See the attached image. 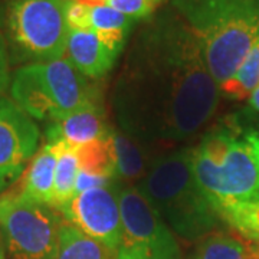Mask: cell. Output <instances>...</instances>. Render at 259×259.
Listing matches in <instances>:
<instances>
[{"label":"cell","instance_id":"obj_1","mask_svg":"<svg viewBox=\"0 0 259 259\" xmlns=\"http://www.w3.org/2000/svg\"><path fill=\"white\" fill-rule=\"evenodd\" d=\"M219 97L197 37L167 6L133 39L111 104L118 130L153 148L193 137L214 115Z\"/></svg>","mask_w":259,"mask_h":259},{"label":"cell","instance_id":"obj_2","mask_svg":"<svg viewBox=\"0 0 259 259\" xmlns=\"http://www.w3.org/2000/svg\"><path fill=\"white\" fill-rule=\"evenodd\" d=\"M194 180L214 210L228 222L259 204V131L228 115L190 148Z\"/></svg>","mask_w":259,"mask_h":259},{"label":"cell","instance_id":"obj_3","mask_svg":"<svg viewBox=\"0 0 259 259\" xmlns=\"http://www.w3.org/2000/svg\"><path fill=\"white\" fill-rule=\"evenodd\" d=\"M197 37L218 85L231 79L259 42V0H170Z\"/></svg>","mask_w":259,"mask_h":259},{"label":"cell","instance_id":"obj_4","mask_svg":"<svg viewBox=\"0 0 259 259\" xmlns=\"http://www.w3.org/2000/svg\"><path fill=\"white\" fill-rule=\"evenodd\" d=\"M137 190L185 241L203 239L222 219L194 180L190 148L160 154Z\"/></svg>","mask_w":259,"mask_h":259},{"label":"cell","instance_id":"obj_5","mask_svg":"<svg viewBox=\"0 0 259 259\" xmlns=\"http://www.w3.org/2000/svg\"><path fill=\"white\" fill-rule=\"evenodd\" d=\"M10 95L30 118L51 122L101 104L97 87L65 56L18 68L10 81Z\"/></svg>","mask_w":259,"mask_h":259},{"label":"cell","instance_id":"obj_6","mask_svg":"<svg viewBox=\"0 0 259 259\" xmlns=\"http://www.w3.org/2000/svg\"><path fill=\"white\" fill-rule=\"evenodd\" d=\"M66 0H6L0 9V33L10 64H39L64 58L69 26Z\"/></svg>","mask_w":259,"mask_h":259},{"label":"cell","instance_id":"obj_7","mask_svg":"<svg viewBox=\"0 0 259 259\" xmlns=\"http://www.w3.org/2000/svg\"><path fill=\"white\" fill-rule=\"evenodd\" d=\"M64 218L20 194L0 199V238L6 259H58Z\"/></svg>","mask_w":259,"mask_h":259},{"label":"cell","instance_id":"obj_8","mask_svg":"<svg viewBox=\"0 0 259 259\" xmlns=\"http://www.w3.org/2000/svg\"><path fill=\"white\" fill-rule=\"evenodd\" d=\"M122 231L112 259H182L175 233L137 187L120 192Z\"/></svg>","mask_w":259,"mask_h":259},{"label":"cell","instance_id":"obj_9","mask_svg":"<svg viewBox=\"0 0 259 259\" xmlns=\"http://www.w3.org/2000/svg\"><path fill=\"white\" fill-rule=\"evenodd\" d=\"M120 182L85 190L62 206L58 212L66 223L101 243L114 256L122 231Z\"/></svg>","mask_w":259,"mask_h":259},{"label":"cell","instance_id":"obj_10","mask_svg":"<svg viewBox=\"0 0 259 259\" xmlns=\"http://www.w3.org/2000/svg\"><path fill=\"white\" fill-rule=\"evenodd\" d=\"M39 139V128L28 114L9 98H0V193L23 175Z\"/></svg>","mask_w":259,"mask_h":259},{"label":"cell","instance_id":"obj_11","mask_svg":"<svg viewBox=\"0 0 259 259\" xmlns=\"http://www.w3.org/2000/svg\"><path fill=\"white\" fill-rule=\"evenodd\" d=\"M111 131L102 105L95 104L51 122L47 130V139L48 141H64L72 147H79L108 137Z\"/></svg>","mask_w":259,"mask_h":259},{"label":"cell","instance_id":"obj_12","mask_svg":"<svg viewBox=\"0 0 259 259\" xmlns=\"http://www.w3.org/2000/svg\"><path fill=\"white\" fill-rule=\"evenodd\" d=\"M65 55L75 69L90 79L105 76L118 58L94 32L83 29H69Z\"/></svg>","mask_w":259,"mask_h":259},{"label":"cell","instance_id":"obj_13","mask_svg":"<svg viewBox=\"0 0 259 259\" xmlns=\"http://www.w3.org/2000/svg\"><path fill=\"white\" fill-rule=\"evenodd\" d=\"M56 150L52 143L47 141L36 151L25 171L20 196L29 202L47 204L52 207L54 185H55Z\"/></svg>","mask_w":259,"mask_h":259},{"label":"cell","instance_id":"obj_14","mask_svg":"<svg viewBox=\"0 0 259 259\" xmlns=\"http://www.w3.org/2000/svg\"><path fill=\"white\" fill-rule=\"evenodd\" d=\"M136 20L124 16L101 2L88 0L83 30H91L118 56L125 47L127 37Z\"/></svg>","mask_w":259,"mask_h":259},{"label":"cell","instance_id":"obj_15","mask_svg":"<svg viewBox=\"0 0 259 259\" xmlns=\"http://www.w3.org/2000/svg\"><path fill=\"white\" fill-rule=\"evenodd\" d=\"M115 147L117 177L124 182H141L158 156H150L151 147L127 136L118 128H112Z\"/></svg>","mask_w":259,"mask_h":259},{"label":"cell","instance_id":"obj_16","mask_svg":"<svg viewBox=\"0 0 259 259\" xmlns=\"http://www.w3.org/2000/svg\"><path fill=\"white\" fill-rule=\"evenodd\" d=\"M190 259H259V241L239 233H210L202 239Z\"/></svg>","mask_w":259,"mask_h":259},{"label":"cell","instance_id":"obj_17","mask_svg":"<svg viewBox=\"0 0 259 259\" xmlns=\"http://www.w3.org/2000/svg\"><path fill=\"white\" fill-rule=\"evenodd\" d=\"M55 146L56 168L52 207L59 210L75 196L76 177L79 173V158L76 150L64 141H49Z\"/></svg>","mask_w":259,"mask_h":259},{"label":"cell","instance_id":"obj_18","mask_svg":"<svg viewBox=\"0 0 259 259\" xmlns=\"http://www.w3.org/2000/svg\"><path fill=\"white\" fill-rule=\"evenodd\" d=\"M75 150L79 158V170L118 180L112 131L108 137L75 147Z\"/></svg>","mask_w":259,"mask_h":259},{"label":"cell","instance_id":"obj_19","mask_svg":"<svg viewBox=\"0 0 259 259\" xmlns=\"http://www.w3.org/2000/svg\"><path fill=\"white\" fill-rule=\"evenodd\" d=\"M58 259H112V256L101 243L64 222L59 233Z\"/></svg>","mask_w":259,"mask_h":259},{"label":"cell","instance_id":"obj_20","mask_svg":"<svg viewBox=\"0 0 259 259\" xmlns=\"http://www.w3.org/2000/svg\"><path fill=\"white\" fill-rule=\"evenodd\" d=\"M259 87V42L249 51L238 71L226 82L219 85L221 93L233 100L249 98Z\"/></svg>","mask_w":259,"mask_h":259},{"label":"cell","instance_id":"obj_21","mask_svg":"<svg viewBox=\"0 0 259 259\" xmlns=\"http://www.w3.org/2000/svg\"><path fill=\"white\" fill-rule=\"evenodd\" d=\"M133 20L148 19L163 0H98Z\"/></svg>","mask_w":259,"mask_h":259},{"label":"cell","instance_id":"obj_22","mask_svg":"<svg viewBox=\"0 0 259 259\" xmlns=\"http://www.w3.org/2000/svg\"><path fill=\"white\" fill-rule=\"evenodd\" d=\"M10 83V59L6 42L0 33V95L6 91Z\"/></svg>","mask_w":259,"mask_h":259},{"label":"cell","instance_id":"obj_23","mask_svg":"<svg viewBox=\"0 0 259 259\" xmlns=\"http://www.w3.org/2000/svg\"><path fill=\"white\" fill-rule=\"evenodd\" d=\"M249 105L253 108V110L259 111V87L255 90V91H253V93L250 94Z\"/></svg>","mask_w":259,"mask_h":259},{"label":"cell","instance_id":"obj_24","mask_svg":"<svg viewBox=\"0 0 259 259\" xmlns=\"http://www.w3.org/2000/svg\"><path fill=\"white\" fill-rule=\"evenodd\" d=\"M0 259H6V253H5V248H3L2 238H0Z\"/></svg>","mask_w":259,"mask_h":259},{"label":"cell","instance_id":"obj_25","mask_svg":"<svg viewBox=\"0 0 259 259\" xmlns=\"http://www.w3.org/2000/svg\"><path fill=\"white\" fill-rule=\"evenodd\" d=\"M91 2H98V0H91Z\"/></svg>","mask_w":259,"mask_h":259}]
</instances>
